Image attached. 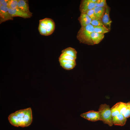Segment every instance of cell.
I'll list each match as a JSON object with an SVG mask.
<instances>
[{"label":"cell","mask_w":130,"mask_h":130,"mask_svg":"<svg viewBox=\"0 0 130 130\" xmlns=\"http://www.w3.org/2000/svg\"><path fill=\"white\" fill-rule=\"evenodd\" d=\"M94 32L98 33L104 34L107 33L110 30L106 27L105 26H94Z\"/></svg>","instance_id":"16"},{"label":"cell","mask_w":130,"mask_h":130,"mask_svg":"<svg viewBox=\"0 0 130 130\" xmlns=\"http://www.w3.org/2000/svg\"><path fill=\"white\" fill-rule=\"evenodd\" d=\"M91 24L93 26H103L105 27L101 20L94 19L92 20Z\"/></svg>","instance_id":"22"},{"label":"cell","mask_w":130,"mask_h":130,"mask_svg":"<svg viewBox=\"0 0 130 130\" xmlns=\"http://www.w3.org/2000/svg\"><path fill=\"white\" fill-rule=\"evenodd\" d=\"M98 111L100 113L101 121L109 126H112L113 124L110 106L106 104H102L99 106Z\"/></svg>","instance_id":"4"},{"label":"cell","mask_w":130,"mask_h":130,"mask_svg":"<svg viewBox=\"0 0 130 130\" xmlns=\"http://www.w3.org/2000/svg\"><path fill=\"white\" fill-rule=\"evenodd\" d=\"M85 13L92 20L95 19V16L93 9L88 11Z\"/></svg>","instance_id":"25"},{"label":"cell","mask_w":130,"mask_h":130,"mask_svg":"<svg viewBox=\"0 0 130 130\" xmlns=\"http://www.w3.org/2000/svg\"><path fill=\"white\" fill-rule=\"evenodd\" d=\"M60 65L64 69L66 70H71L74 68L76 65L69 63H60Z\"/></svg>","instance_id":"21"},{"label":"cell","mask_w":130,"mask_h":130,"mask_svg":"<svg viewBox=\"0 0 130 130\" xmlns=\"http://www.w3.org/2000/svg\"><path fill=\"white\" fill-rule=\"evenodd\" d=\"M95 6L106 8L108 6L105 0H97L95 3Z\"/></svg>","instance_id":"20"},{"label":"cell","mask_w":130,"mask_h":130,"mask_svg":"<svg viewBox=\"0 0 130 130\" xmlns=\"http://www.w3.org/2000/svg\"><path fill=\"white\" fill-rule=\"evenodd\" d=\"M119 103L117 102L110 108L112 118L120 114L118 108Z\"/></svg>","instance_id":"17"},{"label":"cell","mask_w":130,"mask_h":130,"mask_svg":"<svg viewBox=\"0 0 130 130\" xmlns=\"http://www.w3.org/2000/svg\"><path fill=\"white\" fill-rule=\"evenodd\" d=\"M9 12L12 17H20L24 18H31L32 16L25 13L18 8L13 9L9 8Z\"/></svg>","instance_id":"9"},{"label":"cell","mask_w":130,"mask_h":130,"mask_svg":"<svg viewBox=\"0 0 130 130\" xmlns=\"http://www.w3.org/2000/svg\"><path fill=\"white\" fill-rule=\"evenodd\" d=\"M104 35L94 32H93L91 34V40L94 44H97L100 43L104 39Z\"/></svg>","instance_id":"13"},{"label":"cell","mask_w":130,"mask_h":130,"mask_svg":"<svg viewBox=\"0 0 130 130\" xmlns=\"http://www.w3.org/2000/svg\"><path fill=\"white\" fill-rule=\"evenodd\" d=\"M78 20L81 26L91 24L92 20L86 13H81Z\"/></svg>","instance_id":"12"},{"label":"cell","mask_w":130,"mask_h":130,"mask_svg":"<svg viewBox=\"0 0 130 130\" xmlns=\"http://www.w3.org/2000/svg\"><path fill=\"white\" fill-rule=\"evenodd\" d=\"M77 52L75 49L71 47L67 48L62 51V53H65L77 58Z\"/></svg>","instance_id":"15"},{"label":"cell","mask_w":130,"mask_h":130,"mask_svg":"<svg viewBox=\"0 0 130 130\" xmlns=\"http://www.w3.org/2000/svg\"><path fill=\"white\" fill-rule=\"evenodd\" d=\"M17 8L25 13L32 14L29 10L28 0H18Z\"/></svg>","instance_id":"10"},{"label":"cell","mask_w":130,"mask_h":130,"mask_svg":"<svg viewBox=\"0 0 130 130\" xmlns=\"http://www.w3.org/2000/svg\"><path fill=\"white\" fill-rule=\"evenodd\" d=\"M127 120V118L123 115L119 114L112 118V121L113 124L121 126H124Z\"/></svg>","instance_id":"11"},{"label":"cell","mask_w":130,"mask_h":130,"mask_svg":"<svg viewBox=\"0 0 130 130\" xmlns=\"http://www.w3.org/2000/svg\"><path fill=\"white\" fill-rule=\"evenodd\" d=\"M94 32V27L91 24L81 26L77 33V38L80 43L94 45L91 37V34Z\"/></svg>","instance_id":"2"},{"label":"cell","mask_w":130,"mask_h":130,"mask_svg":"<svg viewBox=\"0 0 130 130\" xmlns=\"http://www.w3.org/2000/svg\"><path fill=\"white\" fill-rule=\"evenodd\" d=\"M9 12V8L1 5L0 6V24L9 20H13Z\"/></svg>","instance_id":"7"},{"label":"cell","mask_w":130,"mask_h":130,"mask_svg":"<svg viewBox=\"0 0 130 130\" xmlns=\"http://www.w3.org/2000/svg\"><path fill=\"white\" fill-rule=\"evenodd\" d=\"M18 0H8L9 8L14 9L17 8Z\"/></svg>","instance_id":"19"},{"label":"cell","mask_w":130,"mask_h":130,"mask_svg":"<svg viewBox=\"0 0 130 130\" xmlns=\"http://www.w3.org/2000/svg\"><path fill=\"white\" fill-rule=\"evenodd\" d=\"M127 108L126 111L123 115L127 118L130 117V102L126 103Z\"/></svg>","instance_id":"24"},{"label":"cell","mask_w":130,"mask_h":130,"mask_svg":"<svg viewBox=\"0 0 130 130\" xmlns=\"http://www.w3.org/2000/svg\"><path fill=\"white\" fill-rule=\"evenodd\" d=\"M8 119L10 123L14 126H28L32 122V109L29 107L17 111L11 114L9 116Z\"/></svg>","instance_id":"1"},{"label":"cell","mask_w":130,"mask_h":130,"mask_svg":"<svg viewBox=\"0 0 130 130\" xmlns=\"http://www.w3.org/2000/svg\"><path fill=\"white\" fill-rule=\"evenodd\" d=\"M97 0H83L80 2L79 9L81 13H85L88 11L93 9L95 7Z\"/></svg>","instance_id":"5"},{"label":"cell","mask_w":130,"mask_h":130,"mask_svg":"<svg viewBox=\"0 0 130 130\" xmlns=\"http://www.w3.org/2000/svg\"><path fill=\"white\" fill-rule=\"evenodd\" d=\"M8 0H0V3L2 5L8 7Z\"/></svg>","instance_id":"27"},{"label":"cell","mask_w":130,"mask_h":130,"mask_svg":"<svg viewBox=\"0 0 130 130\" xmlns=\"http://www.w3.org/2000/svg\"><path fill=\"white\" fill-rule=\"evenodd\" d=\"M110 8L108 6L106 8L105 13L101 19V21L104 25L110 30L111 29L112 22L110 16Z\"/></svg>","instance_id":"8"},{"label":"cell","mask_w":130,"mask_h":130,"mask_svg":"<svg viewBox=\"0 0 130 130\" xmlns=\"http://www.w3.org/2000/svg\"><path fill=\"white\" fill-rule=\"evenodd\" d=\"M93 9L95 16V19L101 20L105 13L106 8L95 6Z\"/></svg>","instance_id":"14"},{"label":"cell","mask_w":130,"mask_h":130,"mask_svg":"<svg viewBox=\"0 0 130 130\" xmlns=\"http://www.w3.org/2000/svg\"><path fill=\"white\" fill-rule=\"evenodd\" d=\"M80 116L83 118L91 121H101L100 114L98 111L91 110L82 113Z\"/></svg>","instance_id":"6"},{"label":"cell","mask_w":130,"mask_h":130,"mask_svg":"<svg viewBox=\"0 0 130 130\" xmlns=\"http://www.w3.org/2000/svg\"><path fill=\"white\" fill-rule=\"evenodd\" d=\"M60 63H69L72 64H76V60H67L63 59H59Z\"/></svg>","instance_id":"26"},{"label":"cell","mask_w":130,"mask_h":130,"mask_svg":"<svg viewBox=\"0 0 130 130\" xmlns=\"http://www.w3.org/2000/svg\"><path fill=\"white\" fill-rule=\"evenodd\" d=\"M59 59H63L67 60H76V58L67 54L61 53Z\"/></svg>","instance_id":"23"},{"label":"cell","mask_w":130,"mask_h":130,"mask_svg":"<svg viewBox=\"0 0 130 130\" xmlns=\"http://www.w3.org/2000/svg\"><path fill=\"white\" fill-rule=\"evenodd\" d=\"M55 28V23L51 19L46 18L39 20L38 30L41 35H50L53 32Z\"/></svg>","instance_id":"3"},{"label":"cell","mask_w":130,"mask_h":130,"mask_svg":"<svg viewBox=\"0 0 130 130\" xmlns=\"http://www.w3.org/2000/svg\"><path fill=\"white\" fill-rule=\"evenodd\" d=\"M118 108L120 114L123 115L125 112L127 108L126 103L119 102Z\"/></svg>","instance_id":"18"}]
</instances>
